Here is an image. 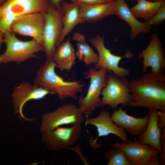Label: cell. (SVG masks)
Returning a JSON list of instances; mask_svg holds the SVG:
<instances>
[{"mask_svg":"<svg viewBox=\"0 0 165 165\" xmlns=\"http://www.w3.org/2000/svg\"><path fill=\"white\" fill-rule=\"evenodd\" d=\"M129 106L165 111V75L151 72L129 82Z\"/></svg>","mask_w":165,"mask_h":165,"instance_id":"6da1fadb","label":"cell"},{"mask_svg":"<svg viewBox=\"0 0 165 165\" xmlns=\"http://www.w3.org/2000/svg\"><path fill=\"white\" fill-rule=\"evenodd\" d=\"M56 68L53 60L47 59L38 69L34 84L46 90L50 94L57 95L61 100L69 98L77 99L78 94L82 91L84 84L79 81L65 80L56 73Z\"/></svg>","mask_w":165,"mask_h":165,"instance_id":"7a4b0ae2","label":"cell"},{"mask_svg":"<svg viewBox=\"0 0 165 165\" xmlns=\"http://www.w3.org/2000/svg\"><path fill=\"white\" fill-rule=\"evenodd\" d=\"M2 42L6 45L4 52L0 55V64L14 62L20 63L36 56V53L44 51L42 43L34 39L24 41L18 39L12 31L3 35Z\"/></svg>","mask_w":165,"mask_h":165,"instance_id":"3957f363","label":"cell"},{"mask_svg":"<svg viewBox=\"0 0 165 165\" xmlns=\"http://www.w3.org/2000/svg\"><path fill=\"white\" fill-rule=\"evenodd\" d=\"M107 72L105 69L94 68H90L86 73V77L90 80L89 86L86 94L81 96L78 102L79 109L86 118L100 106V96L106 84Z\"/></svg>","mask_w":165,"mask_h":165,"instance_id":"277c9868","label":"cell"},{"mask_svg":"<svg viewBox=\"0 0 165 165\" xmlns=\"http://www.w3.org/2000/svg\"><path fill=\"white\" fill-rule=\"evenodd\" d=\"M129 82L125 78L108 72L106 84L101 92L100 106H108L115 109L119 105L129 106L131 99Z\"/></svg>","mask_w":165,"mask_h":165,"instance_id":"5b68a950","label":"cell"},{"mask_svg":"<svg viewBox=\"0 0 165 165\" xmlns=\"http://www.w3.org/2000/svg\"><path fill=\"white\" fill-rule=\"evenodd\" d=\"M84 119V115L78 106L71 103L63 104L42 115L40 132L42 134L62 126L81 124Z\"/></svg>","mask_w":165,"mask_h":165,"instance_id":"8992f818","label":"cell"},{"mask_svg":"<svg viewBox=\"0 0 165 165\" xmlns=\"http://www.w3.org/2000/svg\"><path fill=\"white\" fill-rule=\"evenodd\" d=\"M45 17L42 42L47 59H50L57 47L63 30V14L61 6L56 7L50 3L45 13Z\"/></svg>","mask_w":165,"mask_h":165,"instance_id":"52a82bcc","label":"cell"},{"mask_svg":"<svg viewBox=\"0 0 165 165\" xmlns=\"http://www.w3.org/2000/svg\"><path fill=\"white\" fill-rule=\"evenodd\" d=\"M90 42L97 52L98 60L94 64L95 68L103 69L107 72H111L120 78H126L129 75V70L120 67L119 63L123 58L132 57L133 54L131 52L128 51L123 56L113 54L105 46L104 37L99 35L91 38Z\"/></svg>","mask_w":165,"mask_h":165,"instance_id":"ba28073f","label":"cell"},{"mask_svg":"<svg viewBox=\"0 0 165 165\" xmlns=\"http://www.w3.org/2000/svg\"><path fill=\"white\" fill-rule=\"evenodd\" d=\"M110 145L122 150L133 165H159L160 161V152L152 146L140 142L138 139Z\"/></svg>","mask_w":165,"mask_h":165,"instance_id":"9c48e42d","label":"cell"},{"mask_svg":"<svg viewBox=\"0 0 165 165\" xmlns=\"http://www.w3.org/2000/svg\"><path fill=\"white\" fill-rule=\"evenodd\" d=\"M82 132L81 124L68 127H60L42 133V141L50 150H61L70 148L79 141Z\"/></svg>","mask_w":165,"mask_h":165,"instance_id":"30bf717a","label":"cell"},{"mask_svg":"<svg viewBox=\"0 0 165 165\" xmlns=\"http://www.w3.org/2000/svg\"><path fill=\"white\" fill-rule=\"evenodd\" d=\"M48 94H50L46 90L35 84L21 82L14 88L12 95L15 112L20 119L31 121L33 119L27 118L23 113L24 105L29 101L42 99Z\"/></svg>","mask_w":165,"mask_h":165,"instance_id":"8fae6325","label":"cell"},{"mask_svg":"<svg viewBox=\"0 0 165 165\" xmlns=\"http://www.w3.org/2000/svg\"><path fill=\"white\" fill-rule=\"evenodd\" d=\"M45 13H30L16 17L12 26V31L22 36L30 37L43 44Z\"/></svg>","mask_w":165,"mask_h":165,"instance_id":"7c38bea8","label":"cell"},{"mask_svg":"<svg viewBox=\"0 0 165 165\" xmlns=\"http://www.w3.org/2000/svg\"><path fill=\"white\" fill-rule=\"evenodd\" d=\"M138 57L143 59V71L145 72L150 68L153 73L163 74L165 69L164 52L157 34H152L149 44Z\"/></svg>","mask_w":165,"mask_h":165,"instance_id":"4fadbf2b","label":"cell"},{"mask_svg":"<svg viewBox=\"0 0 165 165\" xmlns=\"http://www.w3.org/2000/svg\"><path fill=\"white\" fill-rule=\"evenodd\" d=\"M85 124L86 125H93L96 128L97 136L95 139L92 140L93 145L95 148L100 146V145L97 143L99 138L111 134L116 135L122 142H126L128 140L127 132L113 122L109 112L105 109L102 110L95 117L86 118Z\"/></svg>","mask_w":165,"mask_h":165,"instance_id":"5bb4252c","label":"cell"},{"mask_svg":"<svg viewBox=\"0 0 165 165\" xmlns=\"http://www.w3.org/2000/svg\"><path fill=\"white\" fill-rule=\"evenodd\" d=\"M111 117L118 126L132 135H139L143 132L149 120L148 115L143 118H136L129 115L121 108L117 110L114 109Z\"/></svg>","mask_w":165,"mask_h":165,"instance_id":"9a60e30c","label":"cell"},{"mask_svg":"<svg viewBox=\"0 0 165 165\" xmlns=\"http://www.w3.org/2000/svg\"><path fill=\"white\" fill-rule=\"evenodd\" d=\"M116 15L126 22L130 26V38L133 39L141 33H147L151 29V26L146 23H142L137 19L131 11L125 0H114Z\"/></svg>","mask_w":165,"mask_h":165,"instance_id":"2e32d148","label":"cell"},{"mask_svg":"<svg viewBox=\"0 0 165 165\" xmlns=\"http://www.w3.org/2000/svg\"><path fill=\"white\" fill-rule=\"evenodd\" d=\"M158 111L149 109L147 126L145 130L139 135L138 140L141 143L152 146L160 153L162 130L158 123Z\"/></svg>","mask_w":165,"mask_h":165,"instance_id":"e0dca14e","label":"cell"},{"mask_svg":"<svg viewBox=\"0 0 165 165\" xmlns=\"http://www.w3.org/2000/svg\"><path fill=\"white\" fill-rule=\"evenodd\" d=\"M80 5L72 2H64L61 5L63 14V28L57 47L77 25L84 23L80 12Z\"/></svg>","mask_w":165,"mask_h":165,"instance_id":"ac0fdd59","label":"cell"},{"mask_svg":"<svg viewBox=\"0 0 165 165\" xmlns=\"http://www.w3.org/2000/svg\"><path fill=\"white\" fill-rule=\"evenodd\" d=\"M80 12L84 22H95L106 16L116 15L115 2L114 0L108 3L80 5Z\"/></svg>","mask_w":165,"mask_h":165,"instance_id":"d6986e66","label":"cell"},{"mask_svg":"<svg viewBox=\"0 0 165 165\" xmlns=\"http://www.w3.org/2000/svg\"><path fill=\"white\" fill-rule=\"evenodd\" d=\"M76 58L75 51L68 39L57 46L51 58L55 62L56 68L69 71L74 64Z\"/></svg>","mask_w":165,"mask_h":165,"instance_id":"ffe728a7","label":"cell"},{"mask_svg":"<svg viewBox=\"0 0 165 165\" xmlns=\"http://www.w3.org/2000/svg\"><path fill=\"white\" fill-rule=\"evenodd\" d=\"M49 0H11L10 7L16 17L25 14L45 13Z\"/></svg>","mask_w":165,"mask_h":165,"instance_id":"44dd1931","label":"cell"},{"mask_svg":"<svg viewBox=\"0 0 165 165\" xmlns=\"http://www.w3.org/2000/svg\"><path fill=\"white\" fill-rule=\"evenodd\" d=\"M72 39L77 43L75 51L76 57L86 65L95 64L98 60V55L87 42L84 35L78 32H75Z\"/></svg>","mask_w":165,"mask_h":165,"instance_id":"7402d4cb","label":"cell"},{"mask_svg":"<svg viewBox=\"0 0 165 165\" xmlns=\"http://www.w3.org/2000/svg\"><path fill=\"white\" fill-rule=\"evenodd\" d=\"M137 2L130 8L137 18L146 21L151 19L157 12L163 2H153L148 0H137Z\"/></svg>","mask_w":165,"mask_h":165,"instance_id":"603a6c76","label":"cell"},{"mask_svg":"<svg viewBox=\"0 0 165 165\" xmlns=\"http://www.w3.org/2000/svg\"><path fill=\"white\" fill-rule=\"evenodd\" d=\"M11 0H6L0 6V31L3 35L12 31L11 27L16 17L12 13Z\"/></svg>","mask_w":165,"mask_h":165,"instance_id":"cb8c5ba5","label":"cell"},{"mask_svg":"<svg viewBox=\"0 0 165 165\" xmlns=\"http://www.w3.org/2000/svg\"><path fill=\"white\" fill-rule=\"evenodd\" d=\"M105 156L108 160L107 165H133L123 152L117 148L110 149Z\"/></svg>","mask_w":165,"mask_h":165,"instance_id":"d4e9b609","label":"cell"},{"mask_svg":"<svg viewBox=\"0 0 165 165\" xmlns=\"http://www.w3.org/2000/svg\"><path fill=\"white\" fill-rule=\"evenodd\" d=\"M165 20V1L163 2L156 13L149 20L146 21L148 25L157 26Z\"/></svg>","mask_w":165,"mask_h":165,"instance_id":"484cf974","label":"cell"},{"mask_svg":"<svg viewBox=\"0 0 165 165\" xmlns=\"http://www.w3.org/2000/svg\"><path fill=\"white\" fill-rule=\"evenodd\" d=\"M72 2L80 5H92L108 3L114 1V0H70Z\"/></svg>","mask_w":165,"mask_h":165,"instance_id":"4316f807","label":"cell"},{"mask_svg":"<svg viewBox=\"0 0 165 165\" xmlns=\"http://www.w3.org/2000/svg\"><path fill=\"white\" fill-rule=\"evenodd\" d=\"M158 123L162 130L165 128V111H158Z\"/></svg>","mask_w":165,"mask_h":165,"instance_id":"83f0119b","label":"cell"},{"mask_svg":"<svg viewBox=\"0 0 165 165\" xmlns=\"http://www.w3.org/2000/svg\"><path fill=\"white\" fill-rule=\"evenodd\" d=\"M63 0H50V4L56 7L61 6V2Z\"/></svg>","mask_w":165,"mask_h":165,"instance_id":"f1b7e54d","label":"cell"},{"mask_svg":"<svg viewBox=\"0 0 165 165\" xmlns=\"http://www.w3.org/2000/svg\"><path fill=\"white\" fill-rule=\"evenodd\" d=\"M136 1L137 0H136ZM148 1L153 2H163L165 1V0H148Z\"/></svg>","mask_w":165,"mask_h":165,"instance_id":"f546056e","label":"cell"},{"mask_svg":"<svg viewBox=\"0 0 165 165\" xmlns=\"http://www.w3.org/2000/svg\"><path fill=\"white\" fill-rule=\"evenodd\" d=\"M3 40V35L0 37V47L2 43V42Z\"/></svg>","mask_w":165,"mask_h":165,"instance_id":"4dcf8cb0","label":"cell"},{"mask_svg":"<svg viewBox=\"0 0 165 165\" xmlns=\"http://www.w3.org/2000/svg\"><path fill=\"white\" fill-rule=\"evenodd\" d=\"M6 0H0V6Z\"/></svg>","mask_w":165,"mask_h":165,"instance_id":"1f68e13d","label":"cell"},{"mask_svg":"<svg viewBox=\"0 0 165 165\" xmlns=\"http://www.w3.org/2000/svg\"><path fill=\"white\" fill-rule=\"evenodd\" d=\"M3 35L1 33V32L0 31V37H1Z\"/></svg>","mask_w":165,"mask_h":165,"instance_id":"d6a6232c","label":"cell"},{"mask_svg":"<svg viewBox=\"0 0 165 165\" xmlns=\"http://www.w3.org/2000/svg\"><path fill=\"white\" fill-rule=\"evenodd\" d=\"M134 0H131V1H134Z\"/></svg>","mask_w":165,"mask_h":165,"instance_id":"836d02e7","label":"cell"}]
</instances>
